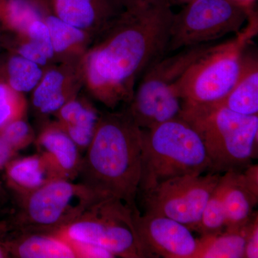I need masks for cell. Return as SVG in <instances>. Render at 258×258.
Instances as JSON below:
<instances>
[{"instance_id": "29", "label": "cell", "mask_w": 258, "mask_h": 258, "mask_svg": "<svg viewBox=\"0 0 258 258\" xmlns=\"http://www.w3.org/2000/svg\"><path fill=\"white\" fill-rule=\"evenodd\" d=\"M258 257V215L256 214L251 224L244 249V258Z\"/></svg>"}, {"instance_id": "7", "label": "cell", "mask_w": 258, "mask_h": 258, "mask_svg": "<svg viewBox=\"0 0 258 258\" xmlns=\"http://www.w3.org/2000/svg\"><path fill=\"white\" fill-rule=\"evenodd\" d=\"M19 210L13 224L19 231L54 233L104 198L83 183L56 179L27 195L16 196Z\"/></svg>"}, {"instance_id": "36", "label": "cell", "mask_w": 258, "mask_h": 258, "mask_svg": "<svg viewBox=\"0 0 258 258\" xmlns=\"http://www.w3.org/2000/svg\"><path fill=\"white\" fill-rule=\"evenodd\" d=\"M2 50H3V47H2L1 32H0V51Z\"/></svg>"}, {"instance_id": "17", "label": "cell", "mask_w": 258, "mask_h": 258, "mask_svg": "<svg viewBox=\"0 0 258 258\" xmlns=\"http://www.w3.org/2000/svg\"><path fill=\"white\" fill-rule=\"evenodd\" d=\"M7 240L10 256L18 258H76L74 249L60 236L35 231H20ZM77 258V257H76Z\"/></svg>"}, {"instance_id": "23", "label": "cell", "mask_w": 258, "mask_h": 258, "mask_svg": "<svg viewBox=\"0 0 258 258\" xmlns=\"http://www.w3.org/2000/svg\"><path fill=\"white\" fill-rule=\"evenodd\" d=\"M47 11L43 0H0V32H24L34 20L43 19Z\"/></svg>"}, {"instance_id": "10", "label": "cell", "mask_w": 258, "mask_h": 258, "mask_svg": "<svg viewBox=\"0 0 258 258\" xmlns=\"http://www.w3.org/2000/svg\"><path fill=\"white\" fill-rule=\"evenodd\" d=\"M220 174L171 178L142 194L144 213L169 217L189 227L200 220Z\"/></svg>"}, {"instance_id": "27", "label": "cell", "mask_w": 258, "mask_h": 258, "mask_svg": "<svg viewBox=\"0 0 258 258\" xmlns=\"http://www.w3.org/2000/svg\"><path fill=\"white\" fill-rule=\"evenodd\" d=\"M0 136L17 152L28 147L36 139L34 129L25 117L5 125L0 129Z\"/></svg>"}, {"instance_id": "2", "label": "cell", "mask_w": 258, "mask_h": 258, "mask_svg": "<svg viewBox=\"0 0 258 258\" xmlns=\"http://www.w3.org/2000/svg\"><path fill=\"white\" fill-rule=\"evenodd\" d=\"M142 128L128 110L101 113L92 142L82 159L81 183L105 198L120 200L134 214L142 162Z\"/></svg>"}, {"instance_id": "6", "label": "cell", "mask_w": 258, "mask_h": 258, "mask_svg": "<svg viewBox=\"0 0 258 258\" xmlns=\"http://www.w3.org/2000/svg\"><path fill=\"white\" fill-rule=\"evenodd\" d=\"M215 42L185 47L159 57L139 79L128 110L141 128L149 129L177 118L181 111L177 84L193 62Z\"/></svg>"}, {"instance_id": "9", "label": "cell", "mask_w": 258, "mask_h": 258, "mask_svg": "<svg viewBox=\"0 0 258 258\" xmlns=\"http://www.w3.org/2000/svg\"><path fill=\"white\" fill-rule=\"evenodd\" d=\"M252 11L229 0H192L174 13L165 55L237 34Z\"/></svg>"}, {"instance_id": "5", "label": "cell", "mask_w": 258, "mask_h": 258, "mask_svg": "<svg viewBox=\"0 0 258 258\" xmlns=\"http://www.w3.org/2000/svg\"><path fill=\"white\" fill-rule=\"evenodd\" d=\"M247 22L235 37L215 44L185 71L176 88L181 104L217 103L230 92L242 72L246 47L257 33L254 11Z\"/></svg>"}, {"instance_id": "12", "label": "cell", "mask_w": 258, "mask_h": 258, "mask_svg": "<svg viewBox=\"0 0 258 258\" xmlns=\"http://www.w3.org/2000/svg\"><path fill=\"white\" fill-rule=\"evenodd\" d=\"M83 58L57 62L45 69L41 80L31 93L32 110L40 119L55 115L81 93Z\"/></svg>"}, {"instance_id": "32", "label": "cell", "mask_w": 258, "mask_h": 258, "mask_svg": "<svg viewBox=\"0 0 258 258\" xmlns=\"http://www.w3.org/2000/svg\"><path fill=\"white\" fill-rule=\"evenodd\" d=\"M229 1L239 5V6L242 7V8H245V9L252 10H253L252 8H253V5L256 0H229Z\"/></svg>"}, {"instance_id": "30", "label": "cell", "mask_w": 258, "mask_h": 258, "mask_svg": "<svg viewBox=\"0 0 258 258\" xmlns=\"http://www.w3.org/2000/svg\"><path fill=\"white\" fill-rule=\"evenodd\" d=\"M18 152L0 136V170L5 169L8 163L16 157Z\"/></svg>"}, {"instance_id": "24", "label": "cell", "mask_w": 258, "mask_h": 258, "mask_svg": "<svg viewBox=\"0 0 258 258\" xmlns=\"http://www.w3.org/2000/svg\"><path fill=\"white\" fill-rule=\"evenodd\" d=\"M1 40L2 47L5 50L18 54L45 69L56 63L53 50L25 32L1 33Z\"/></svg>"}, {"instance_id": "11", "label": "cell", "mask_w": 258, "mask_h": 258, "mask_svg": "<svg viewBox=\"0 0 258 258\" xmlns=\"http://www.w3.org/2000/svg\"><path fill=\"white\" fill-rule=\"evenodd\" d=\"M134 226L149 257L193 258L197 239L186 225L169 217L133 214Z\"/></svg>"}, {"instance_id": "22", "label": "cell", "mask_w": 258, "mask_h": 258, "mask_svg": "<svg viewBox=\"0 0 258 258\" xmlns=\"http://www.w3.org/2000/svg\"><path fill=\"white\" fill-rule=\"evenodd\" d=\"M45 69L14 52L0 51V82L22 94L31 93Z\"/></svg>"}, {"instance_id": "1", "label": "cell", "mask_w": 258, "mask_h": 258, "mask_svg": "<svg viewBox=\"0 0 258 258\" xmlns=\"http://www.w3.org/2000/svg\"><path fill=\"white\" fill-rule=\"evenodd\" d=\"M174 15L169 0H137L123 8L83 56L88 94L111 109L128 104L142 75L165 55Z\"/></svg>"}, {"instance_id": "3", "label": "cell", "mask_w": 258, "mask_h": 258, "mask_svg": "<svg viewBox=\"0 0 258 258\" xmlns=\"http://www.w3.org/2000/svg\"><path fill=\"white\" fill-rule=\"evenodd\" d=\"M179 117L200 136L210 161L208 172L242 171L257 157L258 115L240 114L212 103L181 104Z\"/></svg>"}, {"instance_id": "20", "label": "cell", "mask_w": 258, "mask_h": 258, "mask_svg": "<svg viewBox=\"0 0 258 258\" xmlns=\"http://www.w3.org/2000/svg\"><path fill=\"white\" fill-rule=\"evenodd\" d=\"M217 103L240 114L258 115V62L255 56L244 53L240 77L230 92Z\"/></svg>"}, {"instance_id": "4", "label": "cell", "mask_w": 258, "mask_h": 258, "mask_svg": "<svg viewBox=\"0 0 258 258\" xmlns=\"http://www.w3.org/2000/svg\"><path fill=\"white\" fill-rule=\"evenodd\" d=\"M139 193L171 178L208 172L210 161L200 136L181 117L142 128Z\"/></svg>"}, {"instance_id": "35", "label": "cell", "mask_w": 258, "mask_h": 258, "mask_svg": "<svg viewBox=\"0 0 258 258\" xmlns=\"http://www.w3.org/2000/svg\"><path fill=\"white\" fill-rule=\"evenodd\" d=\"M170 3H177V4H187L192 0H169Z\"/></svg>"}, {"instance_id": "16", "label": "cell", "mask_w": 258, "mask_h": 258, "mask_svg": "<svg viewBox=\"0 0 258 258\" xmlns=\"http://www.w3.org/2000/svg\"><path fill=\"white\" fill-rule=\"evenodd\" d=\"M101 115L92 101L79 93L53 116L82 153L92 142Z\"/></svg>"}, {"instance_id": "34", "label": "cell", "mask_w": 258, "mask_h": 258, "mask_svg": "<svg viewBox=\"0 0 258 258\" xmlns=\"http://www.w3.org/2000/svg\"><path fill=\"white\" fill-rule=\"evenodd\" d=\"M7 198H8V194H7L6 190H5L4 186L0 181V206L5 204Z\"/></svg>"}, {"instance_id": "15", "label": "cell", "mask_w": 258, "mask_h": 258, "mask_svg": "<svg viewBox=\"0 0 258 258\" xmlns=\"http://www.w3.org/2000/svg\"><path fill=\"white\" fill-rule=\"evenodd\" d=\"M62 21L96 37L121 11L113 0H43Z\"/></svg>"}, {"instance_id": "8", "label": "cell", "mask_w": 258, "mask_h": 258, "mask_svg": "<svg viewBox=\"0 0 258 258\" xmlns=\"http://www.w3.org/2000/svg\"><path fill=\"white\" fill-rule=\"evenodd\" d=\"M133 214L118 199L104 198L67 227L51 234L66 240L99 246L115 257H149L136 230Z\"/></svg>"}, {"instance_id": "31", "label": "cell", "mask_w": 258, "mask_h": 258, "mask_svg": "<svg viewBox=\"0 0 258 258\" xmlns=\"http://www.w3.org/2000/svg\"><path fill=\"white\" fill-rule=\"evenodd\" d=\"M10 230V225L6 221H0V258L10 257L7 247V235Z\"/></svg>"}, {"instance_id": "14", "label": "cell", "mask_w": 258, "mask_h": 258, "mask_svg": "<svg viewBox=\"0 0 258 258\" xmlns=\"http://www.w3.org/2000/svg\"><path fill=\"white\" fill-rule=\"evenodd\" d=\"M35 142L56 179L74 181L79 176L81 151L56 120L45 123Z\"/></svg>"}, {"instance_id": "18", "label": "cell", "mask_w": 258, "mask_h": 258, "mask_svg": "<svg viewBox=\"0 0 258 258\" xmlns=\"http://www.w3.org/2000/svg\"><path fill=\"white\" fill-rule=\"evenodd\" d=\"M43 20L50 32L56 63L82 59L96 37L62 21L48 9Z\"/></svg>"}, {"instance_id": "19", "label": "cell", "mask_w": 258, "mask_h": 258, "mask_svg": "<svg viewBox=\"0 0 258 258\" xmlns=\"http://www.w3.org/2000/svg\"><path fill=\"white\" fill-rule=\"evenodd\" d=\"M5 171L7 184L16 196L32 192L56 179L40 154L15 158L5 166Z\"/></svg>"}, {"instance_id": "21", "label": "cell", "mask_w": 258, "mask_h": 258, "mask_svg": "<svg viewBox=\"0 0 258 258\" xmlns=\"http://www.w3.org/2000/svg\"><path fill=\"white\" fill-rule=\"evenodd\" d=\"M257 212L244 227L225 230L220 233L201 236L197 239V249L193 258H243L251 224Z\"/></svg>"}, {"instance_id": "13", "label": "cell", "mask_w": 258, "mask_h": 258, "mask_svg": "<svg viewBox=\"0 0 258 258\" xmlns=\"http://www.w3.org/2000/svg\"><path fill=\"white\" fill-rule=\"evenodd\" d=\"M223 200L225 230H236L247 225L258 203V167L251 164L240 171L224 173Z\"/></svg>"}, {"instance_id": "33", "label": "cell", "mask_w": 258, "mask_h": 258, "mask_svg": "<svg viewBox=\"0 0 258 258\" xmlns=\"http://www.w3.org/2000/svg\"><path fill=\"white\" fill-rule=\"evenodd\" d=\"M113 1L120 9L123 10V8H126L127 6L137 0H113Z\"/></svg>"}, {"instance_id": "25", "label": "cell", "mask_w": 258, "mask_h": 258, "mask_svg": "<svg viewBox=\"0 0 258 258\" xmlns=\"http://www.w3.org/2000/svg\"><path fill=\"white\" fill-rule=\"evenodd\" d=\"M222 175V174H221ZM225 185L220 176L218 184L205 205L200 220L188 227L200 235H214L225 230L226 215L223 195Z\"/></svg>"}, {"instance_id": "28", "label": "cell", "mask_w": 258, "mask_h": 258, "mask_svg": "<svg viewBox=\"0 0 258 258\" xmlns=\"http://www.w3.org/2000/svg\"><path fill=\"white\" fill-rule=\"evenodd\" d=\"M74 249L76 257L82 258H113L114 254L107 249L94 245V244L82 243L66 240Z\"/></svg>"}, {"instance_id": "26", "label": "cell", "mask_w": 258, "mask_h": 258, "mask_svg": "<svg viewBox=\"0 0 258 258\" xmlns=\"http://www.w3.org/2000/svg\"><path fill=\"white\" fill-rule=\"evenodd\" d=\"M27 109L25 95L0 82V129L13 120L26 117Z\"/></svg>"}]
</instances>
